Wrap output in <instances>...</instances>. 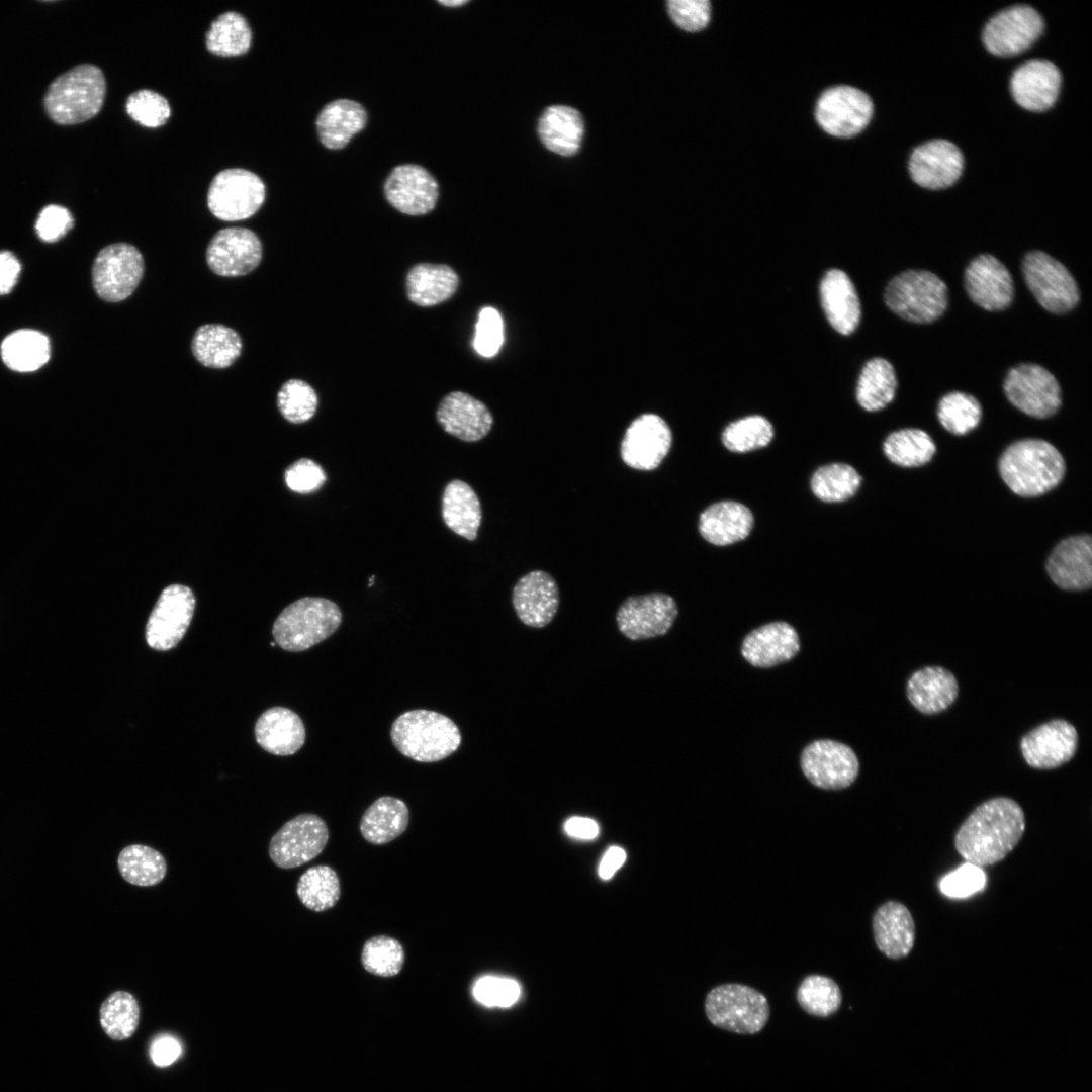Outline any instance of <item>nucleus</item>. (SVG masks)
<instances>
[{"label":"nucleus","mask_w":1092,"mask_h":1092,"mask_svg":"<svg viewBox=\"0 0 1092 1092\" xmlns=\"http://www.w3.org/2000/svg\"><path fill=\"white\" fill-rule=\"evenodd\" d=\"M1026 827L1020 805L1011 798L983 802L957 831L954 846L969 863L991 866L1004 859L1019 843Z\"/></svg>","instance_id":"obj_1"},{"label":"nucleus","mask_w":1092,"mask_h":1092,"mask_svg":"<svg viewBox=\"0 0 1092 1092\" xmlns=\"http://www.w3.org/2000/svg\"><path fill=\"white\" fill-rule=\"evenodd\" d=\"M1061 453L1049 442L1025 439L1010 445L999 460V472L1017 495L1034 497L1055 488L1065 475Z\"/></svg>","instance_id":"obj_2"},{"label":"nucleus","mask_w":1092,"mask_h":1092,"mask_svg":"<svg viewBox=\"0 0 1092 1092\" xmlns=\"http://www.w3.org/2000/svg\"><path fill=\"white\" fill-rule=\"evenodd\" d=\"M390 737L395 748L419 762L447 758L460 746L458 726L449 717L435 711L411 710L399 715L391 725Z\"/></svg>","instance_id":"obj_3"},{"label":"nucleus","mask_w":1092,"mask_h":1092,"mask_svg":"<svg viewBox=\"0 0 1092 1092\" xmlns=\"http://www.w3.org/2000/svg\"><path fill=\"white\" fill-rule=\"evenodd\" d=\"M105 93L102 71L94 65L83 64L53 81L44 96V108L58 124H78L97 115Z\"/></svg>","instance_id":"obj_4"},{"label":"nucleus","mask_w":1092,"mask_h":1092,"mask_svg":"<svg viewBox=\"0 0 1092 1092\" xmlns=\"http://www.w3.org/2000/svg\"><path fill=\"white\" fill-rule=\"evenodd\" d=\"M342 622L338 605L318 597H304L288 605L273 624L275 643L300 652L334 634Z\"/></svg>","instance_id":"obj_5"},{"label":"nucleus","mask_w":1092,"mask_h":1092,"mask_svg":"<svg viewBox=\"0 0 1092 1092\" xmlns=\"http://www.w3.org/2000/svg\"><path fill=\"white\" fill-rule=\"evenodd\" d=\"M705 1013L716 1027L738 1034H755L766 1025L770 1011L766 997L758 990L727 983L708 992Z\"/></svg>","instance_id":"obj_6"},{"label":"nucleus","mask_w":1092,"mask_h":1092,"mask_svg":"<svg viewBox=\"0 0 1092 1092\" xmlns=\"http://www.w3.org/2000/svg\"><path fill=\"white\" fill-rule=\"evenodd\" d=\"M885 302L900 317L916 324H929L947 307V287L934 273L907 270L895 276L885 290Z\"/></svg>","instance_id":"obj_7"},{"label":"nucleus","mask_w":1092,"mask_h":1092,"mask_svg":"<svg viewBox=\"0 0 1092 1092\" xmlns=\"http://www.w3.org/2000/svg\"><path fill=\"white\" fill-rule=\"evenodd\" d=\"M144 270V258L138 248L127 243L110 244L94 259L92 285L101 299L119 302L133 293Z\"/></svg>","instance_id":"obj_8"},{"label":"nucleus","mask_w":1092,"mask_h":1092,"mask_svg":"<svg viewBox=\"0 0 1092 1092\" xmlns=\"http://www.w3.org/2000/svg\"><path fill=\"white\" fill-rule=\"evenodd\" d=\"M266 189L259 176L245 169L219 172L211 181L207 205L218 219L236 221L253 216L265 200Z\"/></svg>","instance_id":"obj_9"},{"label":"nucleus","mask_w":1092,"mask_h":1092,"mask_svg":"<svg viewBox=\"0 0 1092 1092\" xmlns=\"http://www.w3.org/2000/svg\"><path fill=\"white\" fill-rule=\"evenodd\" d=\"M1025 283L1038 303L1048 311L1063 314L1078 303L1080 294L1068 269L1041 251H1031L1022 261Z\"/></svg>","instance_id":"obj_10"},{"label":"nucleus","mask_w":1092,"mask_h":1092,"mask_svg":"<svg viewBox=\"0 0 1092 1092\" xmlns=\"http://www.w3.org/2000/svg\"><path fill=\"white\" fill-rule=\"evenodd\" d=\"M329 828L317 815L305 813L287 821L271 838L269 855L282 869L302 866L320 855L329 841Z\"/></svg>","instance_id":"obj_11"},{"label":"nucleus","mask_w":1092,"mask_h":1092,"mask_svg":"<svg viewBox=\"0 0 1092 1092\" xmlns=\"http://www.w3.org/2000/svg\"><path fill=\"white\" fill-rule=\"evenodd\" d=\"M1003 388L1011 404L1033 418H1049L1061 405L1056 377L1037 364H1021L1010 369Z\"/></svg>","instance_id":"obj_12"},{"label":"nucleus","mask_w":1092,"mask_h":1092,"mask_svg":"<svg viewBox=\"0 0 1092 1092\" xmlns=\"http://www.w3.org/2000/svg\"><path fill=\"white\" fill-rule=\"evenodd\" d=\"M195 597L182 584L163 589L146 625V641L154 650L167 651L185 635L193 617Z\"/></svg>","instance_id":"obj_13"},{"label":"nucleus","mask_w":1092,"mask_h":1092,"mask_svg":"<svg viewBox=\"0 0 1092 1092\" xmlns=\"http://www.w3.org/2000/svg\"><path fill=\"white\" fill-rule=\"evenodd\" d=\"M678 614L676 602L663 593L627 598L619 607L616 622L619 631L632 641L665 635Z\"/></svg>","instance_id":"obj_14"},{"label":"nucleus","mask_w":1092,"mask_h":1092,"mask_svg":"<svg viewBox=\"0 0 1092 1092\" xmlns=\"http://www.w3.org/2000/svg\"><path fill=\"white\" fill-rule=\"evenodd\" d=\"M801 767L805 777L814 786L824 790H841L855 781L859 771V762L849 746L834 740L822 739L804 748L801 755Z\"/></svg>","instance_id":"obj_15"},{"label":"nucleus","mask_w":1092,"mask_h":1092,"mask_svg":"<svg viewBox=\"0 0 1092 1092\" xmlns=\"http://www.w3.org/2000/svg\"><path fill=\"white\" fill-rule=\"evenodd\" d=\"M1043 28V19L1036 10L1025 5L1013 6L990 19L983 41L990 53L1012 57L1031 47Z\"/></svg>","instance_id":"obj_16"},{"label":"nucleus","mask_w":1092,"mask_h":1092,"mask_svg":"<svg viewBox=\"0 0 1092 1092\" xmlns=\"http://www.w3.org/2000/svg\"><path fill=\"white\" fill-rule=\"evenodd\" d=\"M873 114V103L862 91L838 86L825 91L820 97L816 118L829 134L848 138L860 132Z\"/></svg>","instance_id":"obj_17"},{"label":"nucleus","mask_w":1092,"mask_h":1092,"mask_svg":"<svg viewBox=\"0 0 1092 1092\" xmlns=\"http://www.w3.org/2000/svg\"><path fill=\"white\" fill-rule=\"evenodd\" d=\"M672 433L667 423L655 414H643L627 428L621 457L626 465L639 470L656 469L671 448Z\"/></svg>","instance_id":"obj_18"},{"label":"nucleus","mask_w":1092,"mask_h":1092,"mask_svg":"<svg viewBox=\"0 0 1092 1092\" xmlns=\"http://www.w3.org/2000/svg\"><path fill=\"white\" fill-rule=\"evenodd\" d=\"M262 258L258 236L246 228H225L218 231L206 249V262L219 276L236 277L253 271Z\"/></svg>","instance_id":"obj_19"},{"label":"nucleus","mask_w":1092,"mask_h":1092,"mask_svg":"<svg viewBox=\"0 0 1092 1092\" xmlns=\"http://www.w3.org/2000/svg\"><path fill=\"white\" fill-rule=\"evenodd\" d=\"M1078 733L1066 720L1055 719L1025 734L1020 749L1026 763L1038 769H1052L1068 762L1076 753Z\"/></svg>","instance_id":"obj_20"},{"label":"nucleus","mask_w":1092,"mask_h":1092,"mask_svg":"<svg viewBox=\"0 0 1092 1092\" xmlns=\"http://www.w3.org/2000/svg\"><path fill=\"white\" fill-rule=\"evenodd\" d=\"M965 287L970 298L988 311L1007 308L1014 296L1008 269L994 256L981 254L965 270Z\"/></svg>","instance_id":"obj_21"},{"label":"nucleus","mask_w":1092,"mask_h":1092,"mask_svg":"<svg viewBox=\"0 0 1092 1092\" xmlns=\"http://www.w3.org/2000/svg\"><path fill=\"white\" fill-rule=\"evenodd\" d=\"M388 202L398 211L408 215L430 212L438 199V183L423 167L405 164L397 166L384 184Z\"/></svg>","instance_id":"obj_22"},{"label":"nucleus","mask_w":1092,"mask_h":1092,"mask_svg":"<svg viewBox=\"0 0 1092 1092\" xmlns=\"http://www.w3.org/2000/svg\"><path fill=\"white\" fill-rule=\"evenodd\" d=\"M964 158L959 148L946 140H932L917 147L909 161L912 179L928 189L952 185L961 176Z\"/></svg>","instance_id":"obj_23"},{"label":"nucleus","mask_w":1092,"mask_h":1092,"mask_svg":"<svg viewBox=\"0 0 1092 1092\" xmlns=\"http://www.w3.org/2000/svg\"><path fill=\"white\" fill-rule=\"evenodd\" d=\"M512 603L522 623L533 628L545 627L553 620L559 606L556 581L545 571H531L514 586Z\"/></svg>","instance_id":"obj_24"},{"label":"nucleus","mask_w":1092,"mask_h":1092,"mask_svg":"<svg viewBox=\"0 0 1092 1092\" xmlns=\"http://www.w3.org/2000/svg\"><path fill=\"white\" fill-rule=\"evenodd\" d=\"M1046 571L1056 585L1066 590H1084L1092 583V539L1073 536L1061 541L1046 562Z\"/></svg>","instance_id":"obj_25"},{"label":"nucleus","mask_w":1092,"mask_h":1092,"mask_svg":"<svg viewBox=\"0 0 1092 1092\" xmlns=\"http://www.w3.org/2000/svg\"><path fill=\"white\" fill-rule=\"evenodd\" d=\"M1061 87V73L1050 61L1033 59L1022 64L1011 78L1015 101L1030 111H1044L1056 102Z\"/></svg>","instance_id":"obj_26"},{"label":"nucleus","mask_w":1092,"mask_h":1092,"mask_svg":"<svg viewBox=\"0 0 1092 1092\" xmlns=\"http://www.w3.org/2000/svg\"><path fill=\"white\" fill-rule=\"evenodd\" d=\"M436 417L445 432L467 442L485 437L493 424L487 406L461 391L447 394L441 400Z\"/></svg>","instance_id":"obj_27"},{"label":"nucleus","mask_w":1092,"mask_h":1092,"mask_svg":"<svg viewBox=\"0 0 1092 1092\" xmlns=\"http://www.w3.org/2000/svg\"><path fill=\"white\" fill-rule=\"evenodd\" d=\"M799 650V635L786 622H771L751 631L741 646L744 659L763 668L791 660Z\"/></svg>","instance_id":"obj_28"},{"label":"nucleus","mask_w":1092,"mask_h":1092,"mask_svg":"<svg viewBox=\"0 0 1092 1092\" xmlns=\"http://www.w3.org/2000/svg\"><path fill=\"white\" fill-rule=\"evenodd\" d=\"M878 949L887 958L907 957L915 942V923L909 909L897 901H887L878 907L872 920Z\"/></svg>","instance_id":"obj_29"},{"label":"nucleus","mask_w":1092,"mask_h":1092,"mask_svg":"<svg viewBox=\"0 0 1092 1092\" xmlns=\"http://www.w3.org/2000/svg\"><path fill=\"white\" fill-rule=\"evenodd\" d=\"M820 298L830 325L840 334L855 331L860 320V303L848 275L839 270L827 271L820 283Z\"/></svg>","instance_id":"obj_30"},{"label":"nucleus","mask_w":1092,"mask_h":1092,"mask_svg":"<svg viewBox=\"0 0 1092 1092\" xmlns=\"http://www.w3.org/2000/svg\"><path fill=\"white\" fill-rule=\"evenodd\" d=\"M753 521V515L745 505L735 500L717 502L701 513L699 532L709 543L726 546L745 539Z\"/></svg>","instance_id":"obj_31"},{"label":"nucleus","mask_w":1092,"mask_h":1092,"mask_svg":"<svg viewBox=\"0 0 1092 1092\" xmlns=\"http://www.w3.org/2000/svg\"><path fill=\"white\" fill-rule=\"evenodd\" d=\"M305 727L300 717L285 707L266 710L255 725V738L267 752L287 756L304 744Z\"/></svg>","instance_id":"obj_32"},{"label":"nucleus","mask_w":1092,"mask_h":1092,"mask_svg":"<svg viewBox=\"0 0 1092 1092\" xmlns=\"http://www.w3.org/2000/svg\"><path fill=\"white\" fill-rule=\"evenodd\" d=\"M906 693L915 709L923 714L933 715L946 710L956 701L959 685L948 669L925 666L909 677Z\"/></svg>","instance_id":"obj_33"},{"label":"nucleus","mask_w":1092,"mask_h":1092,"mask_svg":"<svg viewBox=\"0 0 1092 1092\" xmlns=\"http://www.w3.org/2000/svg\"><path fill=\"white\" fill-rule=\"evenodd\" d=\"M458 283V276L451 267L422 263L414 266L406 275V294L419 306H434L449 299Z\"/></svg>","instance_id":"obj_34"},{"label":"nucleus","mask_w":1092,"mask_h":1092,"mask_svg":"<svg viewBox=\"0 0 1092 1092\" xmlns=\"http://www.w3.org/2000/svg\"><path fill=\"white\" fill-rule=\"evenodd\" d=\"M408 822L410 811L406 804L400 799L383 796L365 810L359 828L366 841L382 845L400 836L406 830Z\"/></svg>","instance_id":"obj_35"},{"label":"nucleus","mask_w":1092,"mask_h":1092,"mask_svg":"<svg viewBox=\"0 0 1092 1092\" xmlns=\"http://www.w3.org/2000/svg\"><path fill=\"white\" fill-rule=\"evenodd\" d=\"M367 121L365 109L349 99H338L327 104L316 119L322 144L332 150L345 147L351 138L362 130Z\"/></svg>","instance_id":"obj_36"},{"label":"nucleus","mask_w":1092,"mask_h":1092,"mask_svg":"<svg viewBox=\"0 0 1092 1092\" xmlns=\"http://www.w3.org/2000/svg\"><path fill=\"white\" fill-rule=\"evenodd\" d=\"M583 130L580 113L565 105L548 107L538 123L541 142L548 150L561 156H572L578 151Z\"/></svg>","instance_id":"obj_37"},{"label":"nucleus","mask_w":1092,"mask_h":1092,"mask_svg":"<svg viewBox=\"0 0 1092 1092\" xmlns=\"http://www.w3.org/2000/svg\"><path fill=\"white\" fill-rule=\"evenodd\" d=\"M242 348L240 335L221 324L200 326L191 342V350L196 360L203 366L214 369L231 366L241 355Z\"/></svg>","instance_id":"obj_38"},{"label":"nucleus","mask_w":1092,"mask_h":1092,"mask_svg":"<svg viewBox=\"0 0 1092 1092\" xmlns=\"http://www.w3.org/2000/svg\"><path fill=\"white\" fill-rule=\"evenodd\" d=\"M442 516L453 532L474 540L481 523V506L472 487L458 479L449 482L442 497Z\"/></svg>","instance_id":"obj_39"},{"label":"nucleus","mask_w":1092,"mask_h":1092,"mask_svg":"<svg viewBox=\"0 0 1092 1092\" xmlns=\"http://www.w3.org/2000/svg\"><path fill=\"white\" fill-rule=\"evenodd\" d=\"M0 350L4 364L17 372L35 371L42 367L51 356L49 338L32 329L12 332L2 341Z\"/></svg>","instance_id":"obj_40"},{"label":"nucleus","mask_w":1092,"mask_h":1092,"mask_svg":"<svg viewBox=\"0 0 1092 1092\" xmlns=\"http://www.w3.org/2000/svg\"><path fill=\"white\" fill-rule=\"evenodd\" d=\"M897 378L892 364L884 358H873L866 363L856 387L859 405L869 412L879 411L895 397Z\"/></svg>","instance_id":"obj_41"},{"label":"nucleus","mask_w":1092,"mask_h":1092,"mask_svg":"<svg viewBox=\"0 0 1092 1092\" xmlns=\"http://www.w3.org/2000/svg\"><path fill=\"white\" fill-rule=\"evenodd\" d=\"M117 867L126 882L141 887L157 885L167 873L164 856L158 850L142 844H131L121 849Z\"/></svg>","instance_id":"obj_42"},{"label":"nucleus","mask_w":1092,"mask_h":1092,"mask_svg":"<svg viewBox=\"0 0 1092 1092\" xmlns=\"http://www.w3.org/2000/svg\"><path fill=\"white\" fill-rule=\"evenodd\" d=\"M251 42L252 32L246 18L235 11L217 16L205 35L207 50L222 57L243 55Z\"/></svg>","instance_id":"obj_43"},{"label":"nucleus","mask_w":1092,"mask_h":1092,"mask_svg":"<svg viewBox=\"0 0 1092 1092\" xmlns=\"http://www.w3.org/2000/svg\"><path fill=\"white\" fill-rule=\"evenodd\" d=\"M296 893L301 903L315 912L333 908L341 896L337 872L330 866L317 864L307 869L299 878Z\"/></svg>","instance_id":"obj_44"},{"label":"nucleus","mask_w":1092,"mask_h":1092,"mask_svg":"<svg viewBox=\"0 0 1092 1092\" xmlns=\"http://www.w3.org/2000/svg\"><path fill=\"white\" fill-rule=\"evenodd\" d=\"M883 449L890 461L902 467L924 465L936 450L931 437L920 429L893 432L885 440Z\"/></svg>","instance_id":"obj_45"},{"label":"nucleus","mask_w":1092,"mask_h":1092,"mask_svg":"<svg viewBox=\"0 0 1092 1092\" xmlns=\"http://www.w3.org/2000/svg\"><path fill=\"white\" fill-rule=\"evenodd\" d=\"M861 476L850 465L831 463L819 467L811 477L814 495L827 503L843 502L853 496L861 484Z\"/></svg>","instance_id":"obj_46"},{"label":"nucleus","mask_w":1092,"mask_h":1092,"mask_svg":"<svg viewBox=\"0 0 1092 1092\" xmlns=\"http://www.w3.org/2000/svg\"><path fill=\"white\" fill-rule=\"evenodd\" d=\"M100 1024L104 1032L114 1040H124L136 1030L140 1007L132 994L115 991L101 1004Z\"/></svg>","instance_id":"obj_47"},{"label":"nucleus","mask_w":1092,"mask_h":1092,"mask_svg":"<svg viewBox=\"0 0 1092 1092\" xmlns=\"http://www.w3.org/2000/svg\"><path fill=\"white\" fill-rule=\"evenodd\" d=\"M796 999L806 1013L817 1017H828L840 1008L842 995L838 984L833 979L813 974L805 977L800 983Z\"/></svg>","instance_id":"obj_48"},{"label":"nucleus","mask_w":1092,"mask_h":1092,"mask_svg":"<svg viewBox=\"0 0 1092 1092\" xmlns=\"http://www.w3.org/2000/svg\"><path fill=\"white\" fill-rule=\"evenodd\" d=\"M405 961L401 943L388 935H376L367 939L361 952V964L370 974L389 978L401 971Z\"/></svg>","instance_id":"obj_49"},{"label":"nucleus","mask_w":1092,"mask_h":1092,"mask_svg":"<svg viewBox=\"0 0 1092 1092\" xmlns=\"http://www.w3.org/2000/svg\"><path fill=\"white\" fill-rule=\"evenodd\" d=\"M774 434L766 418L753 415L729 424L722 433V443L729 451L745 453L767 446Z\"/></svg>","instance_id":"obj_50"},{"label":"nucleus","mask_w":1092,"mask_h":1092,"mask_svg":"<svg viewBox=\"0 0 1092 1092\" xmlns=\"http://www.w3.org/2000/svg\"><path fill=\"white\" fill-rule=\"evenodd\" d=\"M982 410L979 401L964 392H950L938 404L937 416L941 425L951 434L965 435L980 423Z\"/></svg>","instance_id":"obj_51"},{"label":"nucleus","mask_w":1092,"mask_h":1092,"mask_svg":"<svg viewBox=\"0 0 1092 1092\" xmlns=\"http://www.w3.org/2000/svg\"><path fill=\"white\" fill-rule=\"evenodd\" d=\"M277 406L287 421L294 424L304 423L315 414L317 395L307 382L289 379L277 393Z\"/></svg>","instance_id":"obj_52"},{"label":"nucleus","mask_w":1092,"mask_h":1092,"mask_svg":"<svg viewBox=\"0 0 1092 1092\" xmlns=\"http://www.w3.org/2000/svg\"><path fill=\"white\" fill-rule=\"evenodd\" d=\"M127 114L146 127H160L167 122L171 109L165 97L159 93L142 89L130 94L126 100Z\"/></svg>","instance_id":"obj_53"},{"label":"nucleus","mask_w":1092,"mask_h":1092,"mask_svg":"<svg viewBox=\"0 0 1092 1092\" xmlns=\"http://www.w3.org/2000/svg\"><path fill=\"white\" fill-rule=\"evenodd\" d=\"M473 995L479 1003L487 1007L506 1008L518 1001L521 987L511 978L485 976L475 982Z\"/></svg>","instance_id":"obj_54"},{"label":"nucleus","mask_w":1092,"mask_h":1092,"mask_svg":"<svg viewBox=\"0 0 1092 1092\" xmlns=\"http://www.w3.org/2000/svg\"><path fill=\"white\" fill-rule=\"evenodd\" d=\"M504 341V325L499 312L490 306L483 307L476 323L474 348L483 357L494 356Z\"/></svg>","instance_id":"obj_55"},{"label":"nucleus","mask_w":1092,"mask_h":1092,"mask_svg":"<svg viewBox=\"0 0 1092 1092\" xmlns=\"http://www.w3.org/2000/svg\"><path fill=\"white\" fill-rule=\"evenodd\" d=\"M986 884V876L980 867L966 862L940 882L941 892L952 898L968 897Z\"/></svg>","instance_id":"obj_56"},{"label":"nucleus","mask_w":1092,"mask_h":1092,"mask_svg":"<svg viewBox=\"0 0 1092 1092\" xmlns=\"http://www.w3.org/2000/svg\"><path fill=\"white\" fill-rule=\"evenodd\" d=\"M667 9L672 20L687 31L703 29L710 18L707 0H670Z\"/></svg>","instance_id":"obj_57"},{"label":"nucleus","mask_w":1092,"mask_h":1092,"mask_svg":"<svg viewBox=\"0 0 1092 1092\" xmlns=\"http://www.w3.org/2000/svg\"><path fill=\"white\" fill-rule=\"evenodd\" d=\"M287 486L299 493H308L318 489L326 481L323 468L310 459H299L289 466L284 474Z\"/></svg>","instance_id":"obj_58"},{"label":"nucleus","mask_w":1092,"mask_h":1092,"mask_svg":"<svg viewBox=\"0 0 1092 1092\" xmlns=\"http://www.w3.org/2000/svg\"><path fill=\"white\" fill-rule=\"evenodd\" d=\"M73 223V217L67 208L51 204L40 211L35 230L42 241L56 242L72 229Z\"/></svg>","instance_id":"obj_59"},{"label":"nucleus","mask_w":1092,"mask_h":1092,"mask_svg":"<svg viewBox=\"0 0 1092 1092\" xmlns=\"http://www.w3.org/2000/svg\"><path fill=\"white\" fill-rule=\"evenodd\" d=\"M181 1054L179 1042L171 1036L158 1037L151 1045L150 1055L153 1062L160 1067L172 1064Z\"/></svg>","instance_id":"obj_60"},{"label":"nucleus","mask_w":1092,"mask_h":1092,"mask_svg":"<svg viewBox=\"0 0 1092 1092\" xmlns=\"http://www.w3.org/2000/svg\"><path fill=\"white\" fill-rule=\"evenodd\" d=\"M21 266L10 251H0V295L9 293L17 282Z\"/></svg>","instance_id":"obj_61"},{"label":"nucleus","mask_w":1092,"mask_h":1092,"mask_svg":"<svg viewBox=\"0 0 1092 1092\" xmlns=\"http://www.w3.org/2000/svg\"><path fill=\"white\" fill-rule=\"evenodd\" d=\"M564 830L571 837L590 840L598 836L599 825L590 818L575 816L565 822Z\"/></svg>","instance_id":"obj_62"},{"label":"nucleus","mask_w":1092,"mask_h":1092,"mask_svg":"<svg viewBox=\"0 0 1092 1092\" xmlns=\"http://www.w3.org/2000/svg\"><path fill=\"white\" fill-rule=\"evenodd\" d=\"M626 859V852L623 848L618 846L610 847L603 855L599 864V876L603 880L611 879L614 874L623 866Z\"/></svg>","instance_id":"obj_63"},{"label":"nucleus","mask_w":1092,"mask_h":1092,"mask_svg":"<svg viewBox=\"0 0 1092 1092\" xmlns=\"http://www.w3.org/2000/svg\"><path fill=\"white\" fill-rule=\"evenodd\" d=\"M439 2L441 4H443V5H445V6H449V7L453 6V7H455V6H461L463 4H466L468 1L467 0H444V1H439Z\"/></svg>","instance_id":"obj_64"}]
</instances>
